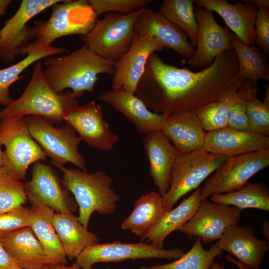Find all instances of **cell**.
Returning <instances> with one entry per match:
<instances>
[{"label":"cell","mask_w":269,"mask_h":269,"mask_svg":"<svg viewBox=\"0 0 269 269\" xmlns=\"http://www.w3.org/2000/svg\"><path fill=\"white\" fill-rule=\"evenodd\" d=\"M245 79L239 74L233 48L198 72L168 64L153 52L147 60L134 95L157 113L195 112L207 104L233 97Z\"/></svg>","instance_id":"cell-1"},{"label":"cell","mask_w":269,"mask_h":269,"mask_svg":"<svg viewBox=\"0 0 269 269\" xmlns=\"http://www.w3.org/2000/svg\"><path fill=\"white\" fill-rule=\"evenodd\" d=\"M115 62L92 51L86 45L64 56L44 58L43 72L52 89L61 93L67 88L78 98L85 92H92L98 75H113Z\"/></svg>","instance_id":"cell-2"},{"label":"cell","mask_w":269,"mask_h":269,"mask_svg":"<svg viewBox=\"0 0 269 269\" xmlns=\"http://www.w3.org/2000/svg\"><path fill=\"white\" fill-rule=\"evenodd\" d=\"M71 92H55L49 85L39 60L34 65L31 78L17 99L0 111V121L10 118L38 116L61 124L65 115L79 105Z\"/></svg>","instance_id":"cell-3"},{"label":"cell","mask_w":269,"mask_h":269,"mask_svg":"<svg viewBox=\"0 0 269 269\" xmlns=\"http://www.w3.org/2000/svg\"><path fill=\"white\" fill-rule=\"evenodd\" d=\"M51 163L63 172L61 183L74 195L79 208L78 219L85 227L88 228L94 212L108 215L116 212L120 196L113 188V180L106 173L98 171L89 173Z\"/></svg>","instance_id":"cell-4"},{"label":"cell","mask_w":269,"mask_h":269,"mask_svg":"<svg viewBox=\"0 0 269 269\" xmlns=\"http://www.w3.org/2000/svg\"><path fill=\"white\" fill-rule=\"evenodd\" d=\"M52 7L47 20H36L32 31L35 40L23 48L22 56L30 51L51 46L56 39L74 34L87 36L95 26L98 16L86 0H63Z\"/></svg>","instance_id":"cell-5"},{"label":"cell","mask_w":269,"mask_h":269,"mask_svg":"<svg viewBox=\"0 0 269 269\" xmlns=\"http://www.w3.org/2000/svg\"><path fill=\"white\" fill-rule=\"evenodd\" d=\"M228 157L204 149L179 153L172 168L169 188L163 198L166 211L171 210L182 196L196 189L208 176L219 168Z\"/></svg>","instance_id":"cell-6"},{"label":"cell","mask_w":269,"mask_h":269,"mask_svg":"<svg viewBox=\"0 0 269 269\" xmlns=\"http://www.w3.org/2000/svg\"><path fill=\"white\" fill-rule=\"evenodd\" d=\"M143 8L127 14L112 12L98 19L85 36V45L100 56L115 63L130 49L135 34L136 21Z\"/></svg>","instance_id":"cell-7"},{"label":"cell","mask_w":269,"mask_h":269,"mask_svg":"<svg viewBox=\"0 0 269 269\" xmlns=\"http://www.w3.org/2000/svg\"><path fill=\"white\" fill-rule=\"evenodd\" d=\"M0 141L5 148L2 166L19 181L24 179L31 163L46 158V154L30 135L24 117L0 121Z\"/></svg>","instance_id":"cell-8"},{"label":"cell","mask_w":269,"mask_h":269,"mask_svg":"<svg viewBox=\"0 0 269 269\" xmlns=\"http://www.w3.org/2000/svg\"><path fill=\"white\" fill-rule=\"evenodd\" d=\"M25 119L30 135L51 158V163L63 165L70 162L86 171L85 159L78 151L82 140L70 126L57 128L51 121L38 116Z\"/></svg>","instance_id":"cell-9"},{"label":"cell","mask_w":269,"mask_h":269,"mask_svg":"<svg viewBox=\"0 0 269 269\" xmlns=\"http://www.w3.org/2000/svg\"><path fill=\"white\" fill-rule=\"evenodd\" d=\"M269 165V149L228 158L200 188L201 201L237 190Z\"/></svg>","instance_id":"cell-10"},{"label":"cell","mask_w":269,"mask_h":269,"mask_svg":"<svg viewBox=\"0 0 269 269\" xmlns=\"http://www.w3.org/2000/svg\"><path fill=\"white\" fill-rule=\"evenodd\" d=\"M184 253L180 248L164 249L142 242L124 243L114 241L98 243L86 248L75 263L82 269H91L97 263H119L128 260L155 258L175 260Z\"/></svg>","instance_id":"cell-11"},{"label":"cell","mask_w":269,"mask_h":269,"mask_svg":"<svg viewBox=\"0 0 269 269\" xmlns=\"http://www.w3.org/2000/svg\"><path fill=\"white\" fill-rule=\"evenodd\" d=\"M241 210L207 200L201 201L193 216L177 229L189 239L198 237L203 243L219 239L229 227L237 225Z\"/></svg>","instance_id":"cell-12"},{"label":"cell","mask_w":269,"mask_h":269,"mask_svg":"<svg viewBox=\"0 0 269 269\" xmlns=\"http://www.w3.org/2000/svg\"><path fill=\"white\" fill-rule=\"evenodd\" d=\"M63 0H23L14 15L0 29V58L10 63L20 50L34 38L28 22L36 15Z\"/></svg>","instance_id":"cell-13"},{"label":"cell","mask_w":269,"mask_h":269,"mask_svg":"<svg viewBox=\"0 0 269 269\" xmlns=\"http://www.w3.org/2000/svg\"><path fill=\"white\" fill-rule=\"evenodd\" d=\"M194 14L198 23L197 48L187 63L192 68H205L212 64L217 56L233 49L232 43L235 35L217 23L212 11L197 6Z\"/></svg>","instance_id":"cell-14"},{"label":"cell","mask_w":269,"mask_h":269,"mask_svg":"<svg viewBox=\"0 0 269 269\" xmlns=\"http://www.w3.org/2000/svg\"><path fill=\"white\" fill-rule=\"evenodd\" d=\"M63 121L91 147L107 152L119 139L105 121L100 105L95 101L74 108L65 115Z\"/></svg>","instance_id":"cell-15"},{"label":"cell","mask_w":269,"mask_h":269,"mask_svg":"<svg viewBox=\"0 0 269 269\" xmlns=\"http://www.w3.org/2000/svg\"><path fill=\"white\" fill-rule=\"evenodd\" d=\"M29 201H39L55 213H74L77 208L70 192L62 188L55 171L37 161L33 163L32 178L24 185Z\"/></svg>","instance_id":"cell-16"},{"label":"cell","mask_w":269,"mask_h":269,"mask_svg":"<svg viewBox=\"0 0 269 269\" xmlns=\"http://www.w3.org/2000/svg\"><path fill=\"white\" fill-rule=\"evenodd\" d=\"M163 48L150 36L135 33L130 49L115 63L112 89L134 94L148 57Z\"/></svg>","instance_id":"cell-17"},{"label":"cell","mask_w":269,"mask_h":269,"mask_svg":"<svg viewBox=\"0 0 269 269\" xmlns=\"http://www.w3.org/2000/svg\"><path fill=\"white\" fill-rule=\"evenodd\" d=\"M134 31L140 35L150 36L163 47L171 48L184 57L190 58L195 53L188 35L154 9L143 8L136 21Z\"/></svg>","instance_id":"cell-18"},{"label":"cell","mask_w":269,"mask_h":269,"mask_svg":"<svg viewBox=\"0 0 269 269\" xmlns=\"http://www.w3.org/2000/svg\"><path fill=\"white\" fill-rule=\"evenodd\" d=\"M203 149L229 158L269 149V137L225 127L208 132Z\"/></svg>","instance_id":"cell-19"},{"label":"cell","mask_w":269,"mask_h":269,"mask_svg":"<svg viewBox=\"0 0 269 269\" xmlns=\"http://www.w3.org/2000/svg\"><path fill=\"white\" fill-rule=\"evenodd\" d=\"M217 243L251 269H259L269 249V242L258 238L251 227L238 224L228 227Z\"/></svg>","instance_id":"cell-20"},{"label":"cell","mask_w":269,"mask_h":269,"mask_svg":"<svg viewBox=\"0 0 269 269\" xmlns=\"http://www.w3.org/2000/svg\"><path fill=\"white\" fill-rule=\"evenodd\" d=\"M143 145L149 161V175L163 196L169 188L171 171L179 152L161 131L145 134Z\"/></svg>","instance_id":"cell-21"},{"label":"cell","mask_w":269,"mask_h":269,"mask_svg":"<svg viewBox=\"0 0 269 269\" xmlns=\"http://www.w3.org/2000/svg\"><path fill=\"white\" fill-rule=\"evenodd\" d=\"M99 99L124 115L135 127L139 134L161 131L166 115L152 112L134 94L124 91L110 90Z\"/></svg>","instance_id":"cell-22"},{"label":"cell","mask_w":269,"mask_h":269,"mask_svg":"<svg viewBox=\"0 0 269 269\" xmlns=\"http://www.w3.org/2000/svg\"><path fill=\"white\" fill-rule=\"evenodd\" d=\"M197 6L217 13L235 36L246 44L254 45L257 7L250 3L231 4L225 0H195Z\"/></svg>","instance_id":"cell-23"},{"label":"cell","mask_w":269,"mask_h":269,"mask_svg":"<svg viewBox=\"0 0 269 269\" xmlns=\"http://www.w3.org/2000/svg\"><path fill=\"white\" fill-rule=\"evenodd\" d=\"M161 131L180 153L203 149L207 133L195 112L166 115Z\"/></svg>","instance_id":"cell-24"},{"label":"cell","mask_w":269,"mask_h":269,"mask_svg":"<svg viewBox=\"0 0 269 269\" xmlns=\"http://www.w3.org/2000/svg\"><path fill=\"white\" fill-rule=\"evenodd\" d=\"M30 203L29 227L43 248L48 266L66 265V255L52 224L54 212L41 202Z\"/></svg>","instance_id":"cell-25"},{"label":"cell","mask_w":269,"mask_h":269,"mask_svg":"<svg viewBox=\"0 0 269 269\" xmlns=\"http://www.w3.org/2000/svg\"><path fill=\"white\" fill-rule=\"evenodd\" d=\"M52 224L67 258L71 261L86 248L100 242V238L89 231L73 213H54Z\"/></svg>","instance_id":"cell-26"},{"label":"cell","mask_w":269,"mask_h":269,"mask_svg":"<svg viewBox=\"0 0 269 269\" xmlns=\"http://www.w3.org/2000/svg\"><path fill=\"white\" fill-rule=\"evenodd\" d=\"M0 240L7 253L20 267L42 269L48 266L43 248L30 227L17 230Z\"/></svg>","instance_id":"cell-27"},{"label":"cell","mask_w":269,"mask_h":269,"mask_svg":"<svg viewBox=\"0 0 269 269\" xmlns=\"http://www.w3.org/2000/svg\"><path fill=\"white\" fill-rule=\"evenodd\" d=\"M166 212L162 196L151 191L135 201L131 214L122 222L121 228L140 238L145 236Z\"/></svg>","instance_id":"cell-28"},{"label":"cell","mask_w":269,"mask_h":269,"mask_svg":"<svg viewBox=\"0 0 269 269\" xmlns=\"http://www.w3.org/2000/svg\"><path fill=\"white\" fill-rule=\"evenodd\" d=\"M200 194V188L196 189L177 206L166 211L152 228L140 238V242L145 240L146 243L162 248L166 238L193 216L201 202Z\"/></svg>","instance_id":"cell-29"},{"label":"cell","mask_w":269,"mask_h":269,"mask_svg":"<svg viewBox=\"0 0 269 269\" xmlns=\"http://www.w3.org/2000/svg\"><path fill=\"white\" fill-rule=\"evenodd\" d=\"M255 86L251 81L245 79L238 92L233 97L220 102L207 104L195 112L204 130L207 132L227 127L228 115L235 103L247 100Z\"/></svg>","instance_id":"cell-30"},{"label":"cell","mask_w":269,"mask_h":269,"mask_svg":"<svg viewBox=\"0 0 269 269\" xmlns=\"http://www.w3.org/2000/svg\"><path fill=\"white\" fill-rule=\"evenodd\" d=\"M232 46L236 54L241 76L255 86L260 79L269 80L268 61L257 47L245 44L236 36Z\"/></svg>","instance_id":"cell-31"},{"label":"cell","mask_w":269,"mask_h":269,"mask_svg":"<svg viewBox=\"0 0 269 269\" xmlns=\"http://www.w3.org/2000/svg\"><path fill=\"white\" fill-rule=\"evenodd\" d=\"M211 200L234 206L241 210L255 208L269 211V189L264 183L248 182L234 191L212 196Z\"/></svg>","instance_id":"cell-32"},{"label":"cell","mask_w":269,"mask_h":269,"mask_svg":"<svg viewBox=\"0 0 269 269\" xmlns=\"http://www.w3.org/2000/svg\"><path fill=\"white\" fill-rule=\"evenodd\" d=\"M68 51L63 48L52 46L41 48L29 52L17 63L0 69V105L7 106L12 102L9 87L21 78L19 75L28 67L42 58Z\"/></svg>","instance_id":"cell-33"},{"label":"cell","mask_w":269,"mask_h":269,"mask_svg":"<svg viewBox=\"0 0 269 269\" xmlns=\"http://www.w3.org/2000/svg\"><path fill=\"white\" fill-rule=\"evenodd\" d=\"M158 11L184 32L193 46H197L198 29L193 0H164Z\"/></svg>","instance_id":"cell-34"},{"label":"cell","mask_w":269,"mask_h":269,"mask_svg":"<svg viewBox=\"0 0 269 269\" xmlns=\"http://www.w3.org/2000/svg\"><path fill=\"white\" fill-rule=\"evenodd\" d=\"M222 252L217 243L205 250L201 239L195 237L190 250L174 261L163 265L141 266L139 269H209L214 259Z\"/></svg>","instance_id":"cell-35"},{"label":"cell","mask_w":269,"mask_h":269,"mask_svg":"<svg viewBox=\"0 0 269 269\" xmlns=\"http://www.w3.org/2000/svg\"><path fill=\"white\" fill-rule=\"evenodd\" d=\"M27 198L24 185L0 167V212H5L23 205Z\"/></svg>","instance_id":"cell-36"},{"label":"cell","mask_w":269,"mask_h":269,"mask_svg":"<svg viewBox=\"0 0 269 269\" xmlns=\"http://www.w3.org/2000/svg\"><path fill=\"white\" fill-rule=\"evenodd\" d=\"M258 90L252 93L246 100L250 131L269 137V102L257 97Z\"/></svg>","instance_id":"cell-37"},{"label":"cell","mask_w":269,"mask_h":269,"mask_svg":"<svg viewBox=\"0 0 269 269\" xmlns=\"http://www.w3.org/2000/svg\"><path fill=\"white\" fill-rule=\"evenodd\" d=\"M29 208L22 205L0 212V240L17 230L29 227Z\"/></svg>","instance_id":"cell-38"},{"label":"cell","mask_w":269,"mask_h":269,"mask_svg":"<svg viewBox=\"0 0 269 269\" xmlns=\"http://www.w3.org/2000/svg\"><path fill=\"white\" fill-rule=\"evenodd\" d=\"M96 15L105 12L127 14L152 2L151 0H89Z\"/></svg>","instance_id":"cell-39"},{"label":"cell","mask_w":269,"mask_h":269,"mask_svg":"<svg viewBox=\"0 0 269 269\" xmlns=\"http://www.w3.org/2000/svg\"><path fill=\"white\" fill-rule=\"evenodd\" d=\"M255 27L256 40L255 44L266 53H269V7L258 6Z\"/></svg>","instance_id":"cell-40"},{"label":"cell","mask_w":269,"mask_h":269,"mask_svg":"<svg viewBox=\"0 0 269 269\" xmlns=\"http://www.w3.org/2000/svg\"><path fill=\"white\" fill-rule=\"evenodd\" d=\"M246 100L235 103L231 107L227 127L240 131H250L247 115Z\"/></svg>","instance_id":"cell-41"},{"label":"cell","mask_w":269,"mask_h":269,"mask_svg":"<svg viewBox=\"0 0 269 269\" xmlns=\"http://www.w3.org/2000/svg\"><path fill=\"white\" fill-rule=\"evenodd\" d=\"M12 264L16 263L7 253L0 240V269H6Z\"/></svg>","instance_id":"cell-42"},{"label":"cell","mask_w":269,"mask_h":269,"mask_svg":"<svg viewBox=\"0 0 269 269\" xmlns=\"http://www.w3.org/2000/svg\"><path fill=\"white\" fill-rule=\"evenodd\" d=\"M49 269H84L78 266L75 263H73L71 266H67L64 265L55 264L48 266ZM91 269H97L93 267Z\"/></svg>","instance_id":"cell-43"},{"label":"cell","mask_w":269,"mask_h":269,"mask_svg":"<svg viewBox=\"0 0 269 269\" xmlns=\"http://www.w3.org/2000/svg\"><path fill=\"white\" fill-rule=\"evenodd\" d=\"M245 3H250L258 6H266L269 7V0H244Z\"/></svg>","instance_id":"cell-44"},{"label":"cell","mask_w":269,"mask_h":269,"mask_svg":"<svg viewBox=\"0 0 269 269\" xmlns=\"http://www.w3.org/2000/svg\"><path fill=\"white\" fill-rule=\"evenodd\" d=\"M225 258L229 262L235 265L239 269H251L248 266L245 265V264L242 263L241 262L236 260L233 257L229 255H227L225 257Z\"/></svg>","instance_id":"cell-45"},{"label":"cell","mask_w":269,"mask_h":269,"mask_svg":"<svg viewBox=\"0 0 269 269\" xmlns=\"http://www.w3.org/2000/svg\"><path fill=\"white\" fill-rule=\"evenodd\" d=\"M12 2L11 0H0V16L5 15L8 6Z\"/></svg>","instance_id":"cell-46"},{"label":"cell","mask_w":269,"mask_h":269,"mask_svg":"<svg viewBox=\"0 0 269 269\" xmlns=\"http://www.w3.org/2000/svg\"><path fill=\"white\" fill-rule=\"evenodd\" d=\"M261 231L262 233L268 240H269V222L268 221H264L261 225Z\"/></svg>","instance_id":"cell-47"},{"label":"cell","mask_w":269,"mask_h":269,"mask_svg":"<svg viewBox=\"0 0 269 269\" xmlns=\"http://www.w3.org/2000/svg\"><path fill=\"white\" fill-rule=\"evenodd\" d=\"M209 269H224V266L220 263L214 261L211 264Z\"/></svg>","instance_id":"cell-48"},{"label":"cell","mask_w":269,"mask_h":269,"mask_svg":"<svg viewBox=\"0 0 269 269\" xmlns=\"http://www.w3.org/2000/svg\"><path fill=\"white\" fill-rule=\"evenodd\" d=\"M6 269H26L18 266L16 264H12L8 266ZM42 269H49L48 266Z\"/></svg>","instance_id":"cell-49"},{"label":"cell","mask_w":269,"mask_h":269,"mask_svg":"<svg viewBox=\"0 0 269 269\" xmlns=\"http://www.w3.org/2000/svg\"><path fill=\"white\" fill-rule=\"evenodd\" d=\"M2 144L0 141V167L3 166L4 160V153L1 149Z\"/></svg>","instance_id":"cell-50"},{"label":"cell","mask_w":269,"mask_h":269,"mask_svg":"<svg viewBox=\"0 0 269 269\" xmlns=\"http://www.w3.org/2000/svg\"><path fill=\"white\" fill-rule=\"evenodd\" d=\"M105 269H113L110 267H106Z\"/></svg>","instance_id":"cell-51"}]
</instances>
